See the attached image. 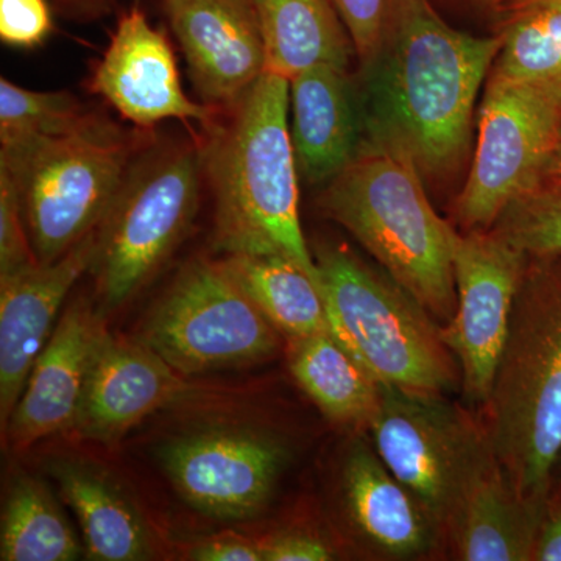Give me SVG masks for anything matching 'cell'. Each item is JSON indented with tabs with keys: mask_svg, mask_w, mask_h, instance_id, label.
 <instances>
[{
	"mask_svg": "<svg viewBox=\"0 0 561 561\" xmlns=\"http://www.w3.org/2000/svg\"><path fill=\"white\" fill-rule=\"evenodd\" d=\"M339 493L351 529L382 559H421L445 540L430 513L362 438L343 456Z\"/></svg>",
	"mask_w": 561,
	"mask_h": 561,
	"instance_id": "cell-18",
	"label": "cell"
},
{
	"mask_svg": "<svg viewBox=\"0 0 561 561\" xmlns=\"http://www.w3.org/2000/svg\"><path fill=\"white\" fill-rule=\"evenodd\" d=\"M187 556L197 561H264L261 541L232 535L198 542L192 546Z\"/></svg>",
	"mask_w": 561,
	"mask_h": 561,
	"instance_id": "cell-33",
	"label": "cell"
},
{
	"mask_svg": "<svg viewBox=\"0 0 561 561\" xmlns=\"http://www.w3.org/2000/svg\"><path fill=\"white\" fill-rule=\"evenodd\" d=\"M287 343L291 376L323 415L341 426L370 427L381 405L382 386L331 332Z\"/></svg>",
	"mask_w": 561,
	"mask_h": 561,
	"instance_id": "cell-23",
	"label": "cell"
},
{
	"mask_svg": "<svg viewBox=\"0 0 561 561\" xmlns=\"http://www.w3.org/2000/svg\"><path fill=\"white\" fill-rule=\"evenodd\" d=\"M202 150L171 142L140 150L95 232V300L119 311L171 260L201 208Z\"/></svg>",
	"mask_w": 561,
	"mask_h": 561,
	"instance_id": "cell-7",
	"label": "cell"
},
{
	"mask_svg": "<svg viewBox=\"0 0 561 561\" xmlns=\"http://www.w3.org/2000/svg\"><path fill=\"white\" fill-rule=\"evenodd\" d=\"M280 337L224 262L202 256L181 268L135 341L187 378L264 364L278 353Z\"/></svg>",
	"mask_w": 561,
	"mask_h": 561,
	"instance_id": "cell-8",
	"label": "cell"
},
{
	"mask_svg": "<svg viewBox=\"0 0 561 561\" xmlns=\"http://www.w3.org/2000/svg\"><path fill=\"white\" fill-rule=\"evenodd\" d=\"M321 213L342 225L440 323L456 316V230L432 208L411 160L375 144L328 181Z\"/></svg>",
	"mask_w": 561,
	"mask_h": 561,
	"instance_id": "cell-4",
	"label": "cell"
},
{
	"mask_svg": "<svg viewBox=\"0 0 561 561\" xmlns=\"http://www.w3.org/2000/svg\"><path fill=\"white\" fill-rule=\"evenodd\" d=\"M203 103L230 108L265 72L251 0H162Z\"/></svg>",
	"mask_w": 561,
	"mask_h": 561,
	"instance_id": "cell-14",
	"label": "cell"
},
{
	"mask_svg": "<svg viewBox=\"0 0 561 561\" xmlns=\"http://www.w3.org/2000/svg\"><path fill=\"white\" fill-rule=\"evenodd\" d=\"M140 144L135 133L88 111L68 130L0 150L39 264L60 260L98 230Z\"/></svg>",
	"mask_w": 561,
	"mask_h": 561,
	"instance_id": "cell-6",
	"label": "cell"
},
{
	"mask_svg": "<svg viewBox=\"0 0 561 561\" xmlns=\"http://www.w3.org/2000/svg\"><path fill=\"white\" fill-rule=\"evenodd\" d=\"M195 393L186 376L136 341L103 332L72 431L103 445L121 440L151 413Z\"/></svg>",
	"mask_w": 561,
	"mask_h": 561,
	"instance_id": "cell-17",
	"label": "cell"
},
{
	"mask_svg": "<svg viewBox=\"0 0 561 561\" xmlns=\"http://www.w3.org/2000/svg\"><path fill=\"white\" fill-rule=\"evenodd\" d=\"M262 542L264 561H327L334 551L320 538L309 534H283Z\"/></svg>",
	"mask_w": 561,
	"mask_h": 561,
	"instance_id": "cell-32",
	"label": "cell"
},
{
	"mask_svg": "<svg viewBox=\"0 0 561 561\" xmlns=\"http://www.w3.org/2000/svg\"><path fill=\"white\" fill-rule=\"evenodd\" d=\"M105 328V317L88 298H76L57 321L33 365L27 386L11 413L3 443L14 451L72 431L83 400L92 357Z\"/></svg>",
	"mask_w": 561,
	"mask_h": 561,
	"instance_id": "cell-15",
	"label": "cell"
},
{
	"mask_svg": "<svg viewBox=\"0 0 561 561\" xmlns=\"http://www.w3.org/2000/svg\"><path fill=\"white\" fill-rule=\"evenodd\" d=\"M560 138V88L489 76L474 160L456 203L461 227L490 230L512 202L540 186Z\"/></svg>",
	"mask_w": 561,
	"mask_h": 561,
	"instance_id": "cell-10",
	"label": "cell"
},
{
	"mask_svg": "<svg viewBox=\"0 0 561 561\" xmlns=\"http://www.w3.org/2000/svg\"><path fill=\"white\" fill-rule=\"evenodd\" d=\"M35 264L20 190L9 169L0 165V278Z\"/></svg>",
	"mask_w": 561,
	"mask_h": 561,
	"instance_id": "cell-29",
	"label": "cell"
},
{
	"mask_svg": "<svg viewBox=\"0 0 561 561\" xmlns=\"http://www.w3.org/2000/svg\"><path fill=\"white\" fill-rule=\"evenodd\" d=\"M289 111L290 81L264 72L234 105L202 127L198 146L214 198V249L225 256L289 257L321 289L301 230Z\"/></svg>",
	"mask_w": 561,
	"mask_h": 561,
	"instance_id": "cell-2",
	"label": "cell"
},
{
	"mask_svg": "<svg viewBox=\"0 0 561 561\" xmlns=\"http://www.w3.org/2000/svg\"><path fill=\"white\" fill-rule=\"evenodd\" d=\"M490 230L529 257L561 254V179L545 180L516 198Z\"/></svg>",
	"mask_w": 561,
	"mask_h": 561,
	"instance_id": "cell-28",
	"label": "cell"
},
{
	"mask_svg": "<svg viewBox=\"0 0 561 561\" xmlns=\"http://www.w3.org/2000/svg\"><path fill=\"white\" fill-rule=\"evenodd\" d=\"M91 90L140 128L165 119L194 121L205 127L219 113L187 98L171 44L138 9L117 22L92 73Z\"/></svg>",
	"mask_w": 561,
	"mask_h": 561,
	"instance_id": "cell-13",
	"label": "cell"
},
{
	"mask_svg": "<svg viewBox=\"0 0 561 561\" xmlns=\"http://www.w3.org/2000/svg\"><path fill=\"white\" fill-rule=\"evenodd\" d=\"M51 32L46 0H0V38L11 47L32 49Z\"/></svg>",
	"mask_w": 561,
	"mask_h": 561,
	"instance_id": "cell-30",
	"label": "cell"
},
{
	"mask_svg": "<svg viewBox=\"0 0 561 561\" xmlns=\"http://www.w3.org/2000/svg\"><path fill=\"white\" fill-rule=\"evenodd\" d=\"M500 49V35L457 31L430 0H389L378 46L362 61L367 142L408 158L423 179L456 171Z\"/></svg>",
	"mask_w": 561,
	"mask_h": 561,
	"instance_id": "cell-1",
	"label": "cell"
},
{
	"mask_svg": "<svg viewBox=\"0 0 561 561\" xmlns=\"http://www.w3.org/2000/svg\"><path fill=\"white\" fill-rule=\"evenodd\" d=\"M88 113L66 91L39 92L0 80V144L13 149L31 140L68 130Z\"/></svg>",
	"mask_w": 561,
	"mask_h": 561,
	"instance_id": "cell-27",
	"label": "cell"
},
{
	"mask_svg": "<svg viewBox=\"0 0 561 561\" xmlns=\"http://www.w3.org/2000/svg\"><path fill=\"white\" fill-rule=\"evenodd\" d=\"M313 260L332 337L376 382L430 397L456 387L442 327L411 291L343 245H316Z\"/></svg>",
	"mask_w": 561,
	"mask_h": 561,
	"instance_id": "cell-5",
	"label": "cell"
},
{
	"mask_svg": "<svg viewBox=\"0 0 561 561\" xmlns=\"http://www.w3.org/2000/svg\"><path fill=\"white\" fill-rule=\"evenodd\" d=\"M548 501L523 496L497 461L461 504L446 540L459 560H531Z\"/></svg>",
	"mask_w": 561,
	"mask_h": 561,
	"instance_id": "cell-21",
	"label": "cell"
},
{
	"mask_svg": "<svg viewBox=\"0 0 561 561\" xmlns=\"http://www.w3.org/2000/svg\"><path fill=\"white\" fill-rule=\"evenodd\" d=\"M529 260L494 231L456 232L457 311L442 327V337L459 364L463 397L472 405L483 409L489 401Z\"/></svg>",
	"mask_w": 561,
	"mask_h": 561,
	"instance_id": "cell-12",
	"label": "cell"
},
{
	"mask_svg": "<svg viewBox=\"0 0 561 561\" xmlns=\"http://www.w3.org/2000/svg\"><path fill=\"white\" fill-rule=\"evenodd\" d=\"M290 457L283 438L247 424L195 427L157 449L181 500L219 522H247L264 512Z\"/></svg>",
	"mask_w": 561,
	"mask_h": 561,
	"instance_id": "cell-11",
	"label": "cell"
},
{
	"mask_svg": "<svg viewBox=\"0 0 561 561\" xmlns=\"http://www.w3.org/2000/svg\"><path fill=\"white\" fill-rule=\"evenodd\" d=\"M479 7H486V9H500V7L507 5L511 0H470Z\"/></svg>",
	"mask_w": 561,
	"mask_h": 561,
	"instance_id": "cell-36",
	"label": "cell"
},
{
	"mask_svg": "<svg viewBox=\"0 0 561 561\" xmlns=\"http://www.w3.org/2000/svg\"><path fill=\"white\" fill-rule=\"evenodd\" d=\"M483 424L523 496H551L561 459V254L530 257Z\"/></svg>",
	"mask_w": 561,
	"mask_h": 561,
	"instance_id": "cell-3",
	"label": "cell"
},
{
	"mask_svg": "<svg viewBox=\"0 0 561 561\" xmlns=\"http://www.w3.org/2000/svg\"><path fill=\"white\" fill-rule=\"evenodd\" d=\"M94 230L50 264H35L0 278V424L2 431L27 386L41 351L57 327L69 291L90 272Z\"/></svg>",
	"mask_w": 561,
	"mask_h": 561,
	"instance_id": "cell-16",
	"label": "cell"
},
{
	"mask_svg": "<svg viewBox=\"0 0 561 561\" xmlns=\"http://www.w3.org/2000/svg\"><path fill=\"white\" fill-rule=\"evenodd\" d=\"M225 268L286 341L330 332L319 284L280 254H227Z\"/></svg>",
	"mask_w": 561,
	"mask_h": 561,
	"instance_id": "cell-24",
	"label": "cell"
},
{
	"mask_svg": "<svg viewBox=\"0 0 561 561\" xmlns=\"http://www.w3.org/2000/svg\"><path fill=\"white\" fill-rule=\"evenodd\" d=\"M47 471L79 519L87 559H154L157 549L146 516L106 468L80 457L62 456L51 459Z\"/></svg>",
	"mask_w": 561,
	"mask_h": 561,
	"instance_id": "cell-20",
	"label": "cell"
},
{
	"mask_svg": "<svg viewBox=\"0 0 561 561\" xmlns=\"http://www.w3.org/2000/svg\"><path fill=\"white\" fill-rule=\"evenodd\" d=\"M561 179V138L559 140V146H557L556 153H553L551 164H549L548 169V179Z\"/></svg>",
	"mask_w": 561,
	"mask_h": 561,
	"instance_id": "cell-35",
	"label": "cell"
},
{
	"mask_svg": "<svg viewBox=\"0 0 561 561\" xmlns=\"http://www.w3.org/2000/svg\"><path fill=\"white\" fill-rule=\"evenodd\" d=\"M490 76L561 90V0H511Z\"/></svg>",
	"mask_w": 561,
	"mask_h": 561,
	"instance_id": "cell-26",
	"label": "cell"
},
{
	"mask_svg": "<svg viewBox=\"0 0 561 561\" xmlns=\"http://www.w3.org/2000/svg\"><path fill=\"white\" fill-rule=\"evenodd\" d=\"M251 2H253V0H251Z\"/></svg>",
	"mask_w": 561,
	"mask_h": 561,
	"instance_id": "cell-37",
	"label": "cell"
},
{
	"mask_svg": "<svg viewBox=\"0 0 561 561\" xmlns=\"http://www.w3.org/2000/svg\"><path fill=\"white\" fill-rule=\"evenodd\" d=\"M531 560L561 561V493L549 496Z\"/></svg>",
	"mask_w": 561,
	"mask_h": 561,
	"instance_id": "cell-34",
	"label": "cell"
},
{
	"mask_svg": "<svg viewBox=\"0 0 561 561\" xmlns=\"http://www.w3.org/2000/svg\"><path fill=\"white\" fill-rule=\"evenodd\" d=\"M265 50V72L291 80L316 66L348 70L356 54L330 0H253Z\"/></svg>",
	"mask_w": 561,
	"mask_h": 561,
	"instance_id": "cell-22",
	"label": "cell"
},
{
	"mask_svg": "<svg viewBox=\"0 0 561 561\" xmlns=\"http://www.w3.org/2000/svg\"><path fill=\"white\" fill-rule=\"evenodd\" d=\"M351 39L360 61L367 60L381 38L389 0H330Z\"/></svg>",
	"mask_w": 561,
	"mask_h": 561,
	"instance_id": "cell-31",
	"label": "cell"
},
{
	"mask_svg": "<svg viewBox=\"0 0 561 561\" xmlns=\"http://www.w3.org/2000/svg\"><path fill=\"white\" fill-rule=\"evenodd\" d=\"M290 116L298 172L309 183L335 179L367 144L359 88L346 69L321 65L294 77Z\"/></svg>",
	"mask_w": 561,
	"mask_h": 561,
	"instance_id": "cell-19",
	"label": "cell"
},
{
	"mask_svg": "<svg viewBox=\"0 0 561 561\" xmlns=\"http://www.w3.org/2000/svg\"><path fill=\"white\" fill-rule=\"evenodd\" d=\"M83 553V542L49 486L16 472L3 502L0 560L73 561Z\"/></svg>",
	"mask_w": 561,
	"mask_h": 561,
	"instance_id": "cell-25",
	"label": "cell"
},
{
	"mask_svg": "<svg viewBox=\"0 0 561 561\" xmlns=\"http://www.w3.org/2000/svg\"><path fill=\"white\" fill-rule=\"evenodd\" d=\"M368 430L383 463L446 540L470 491L497 463L483 421L443 397L382 387Z\"/></svg>",
	"mask_w": 561,
	"mask_h": 561,
	"instance_id": "cell-9",
	"label": "cell"
}]
</instances>
